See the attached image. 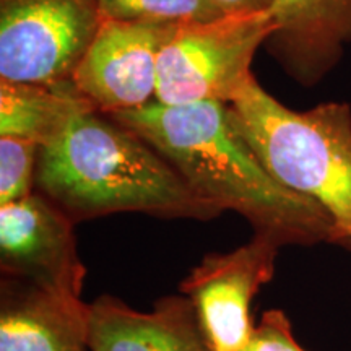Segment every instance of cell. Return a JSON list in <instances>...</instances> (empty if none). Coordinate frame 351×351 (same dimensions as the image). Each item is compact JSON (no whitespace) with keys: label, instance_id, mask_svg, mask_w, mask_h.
Returning a JSON list of instances; mask_svg holds the SVG:
<instances>
[{"label":"cell","instance_id":"cell-1","mask_svg":"<svg viewBox=\"0 0 351 351\" xmlns=\"http://www.w3.org/2000/svg\"><path fill=\"white\" fill-rule=\"evenodd\" d=\"M109 116L155 147L197 194L221 212L241 215L254 234L282 247L340 244L332 218L314 200L276 181L236 134L228 104L202 101L171 106L153 101Z\"/></svg>","mask_w":351,"mask_h":351},{"label":"cell","instance_id":"cell-2","mask_svg":"<svg viewBox=\"0 0 351 351\" xmlns=\"http://www.w3.org/2000/svg\"><path fill=\"white\" fill-rule=\"evenodd\" d=\"M34 186L73 223L114 213L210 221L223 213L147 140L93 108L39 148Z\"/></svg>","mask_w":351,"mask_h":351},{"label":"cell","instance_id":"cell-3","mask_svg":"<svg viewBox=\"0 0 351 351\" xmlns=\"http://www.w3.org/2000/svg\"><path fill=\"white\" fill-rule=\"evenodd\" d=\"M236 134L280 184L314 200L351 247V106L326 101L295 111L256 75L228 104Z\"/></svg>","mask_w":351,"mask_h":351},{"label":"cell","instance_id":"cell-4","mask_svg":"<svg viewBox=\"0 0 351 351\" xmlns=\"http://www.w3.org/2000/svg\"><path fill=\"white\" fill-rule=\"evenodd\" d=\"M270 32L269 12L226 13L178 26L158 57L155 101L232 103L254 78L252 60Z\"/></svg>","mask_w":351,"mask_h":351},{"label":"cell","instance_id":"cell-5","mask_svg":"<svg viewBox=\"0 0 351 351\" xmlns=\"http://www.w3.org/2000/svg\"><path fill=\"white\" fill-rule=\"evenodd\" d=\"M101 23L98 0H0V80L73 85Z\"/></svg>","mask_w":351,"mask_h":351},{"label":"cell","instance_id":"cell-6","mask_svg":"<svg viewBox=\"0 0 351 351\" xmlns=\"http://www.w3.org/2000/svg\"><path fill=\"white\" fill-rule=\"evenodd\" d=\"M276 241L254 234L249 243L226 254H208L181 283L192 302L210 351H243L254 326L251 304L275 271Z\"/></svg>","mask_w":351,"mask_h":351},{"label":"cell","instance_id":"cell-7","mask_svg":"<svg viewBox=\"0 0 351 351\" xmlns=\"http://www.w3.org/2000/svg\"><path fill=\"white\" fill-rule=\"evenodd\" d=\"M73 226L69 215L38 191L0 205L2 276L82 298L86 267L78 257Z\"/></svg>","mask_w":351,"mask_h":351},{"label":"cell","instance_id":"cell-8","mask_svg":"<svg viewBox=\"0 0 351 351\" xmlns=\"http://www.w3.org/2000/svg\"><path fill=\"white\" fill-rule=\"evenodd\" d=\"M176 28V25L103 19L73 73V86L91 108L104 114L153 103L158 57Z\"/></svg>","mask_w":351,"mask_h":351},{"label":"cell","instance_id":"cell-9","mask_svg":"<svg viewBox=\"0 0 351 351\" xmlns=\"http://www.w3.org/2000/svg\"><path fill=\"white\" fill-rule=\"evenodd\" d=\"M269 16L263 49L304 88L322 82L351 44V0H274Z\"/></svg>","mask_w":351,"mask_h":351},{"label":"cell","instance_id":"cell-10","mask_svg":"<svg viewBox=\"0 0 351 351\" xmlns=\"http://www.w3.org/2000/svg\"><path fill=\"white\" fill-rule=\"evenodd\" d=\"M0 351H91L90 304L2 276Z\"/></svg>","mask_w":351,"mask_h":351},{"label":"cell","instance_id":"cell-11","mask_svg":"<svg viewBox=\"0 0 351 351\" xmlns=\"http://www.w3.org/2000/svg\"><path fill=\"white\" fill-rule=\"evenodd\" d=\"M91 351H210L187 296H168L152 311L132 309L114 296L90 304Z\"/></svg>","mask_w":351,"mask_h":351},{"label":"cell","instance_id":"cell-12","mask_svg":"<svg viewBox=\"0 0 351 351\" xmlns=\"http://www.w3.org/2000/svg\"><path fill=\"white\" fill-rule=\"evenodd\" d=\"M88 108L91 104L73 85L54 88L0 80V137L32 140L43 147Z\"/></svg>","mask_w":351,"mask_h":351},{"label":"cell","instance_id":"cell-13","mask_svg":"<svg viewBox=\"0 0 351 351\" xmlns=\"http://www.w3.org/2000/svg\"><path fill=\"white\" fill-rule=\"evenodd\" d=\"M103 19L181 26L226 15L215 0H98Z\"/></svg>","mask_w":351,"mask_h":351},{"label":"cell","instance_id":"cell-14","mask_svg":"<svg viewBox=\"0 0 351 351\" xmlns=\"http://www.w3.org/2000/svg\"><path fill=\"white\" fill-rule=\"evenodd\" d=\"M39 145L19 137H0V205L34 192Z\"/></svg>","mask_w":351,"mask_h":351},{"label":"cell","instance_id":"cell-15","mask_svg":"<svg viewBox=\"0 0 351 351\" xmlns=\"http://www.w3.org/2000/svg\"><path fill=\"white\" fill-rule=\"evenodd\" d=\"M243 351H306L293 335L291 324L283 311H267L254 327Z\"/></svg>","mask_w":351,"mask_h":351},{"label":"cell","instance_id":"cell-16","mask_svg":"<svg viewBox=\"0 0 351 351\" xmlns=\"http://www.w3.org/2000/svg\"><path fill=\"white\" fill-rule=\"evenodd\" d=\"M226 13L269 12L274 0H215Z\"/></svg>","mask_w":351,"mask_h":351}]
</instances>
